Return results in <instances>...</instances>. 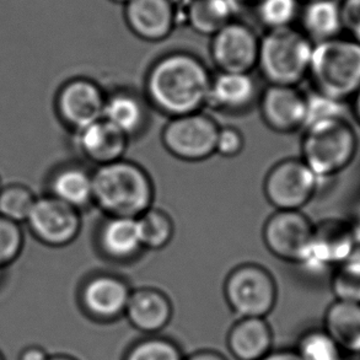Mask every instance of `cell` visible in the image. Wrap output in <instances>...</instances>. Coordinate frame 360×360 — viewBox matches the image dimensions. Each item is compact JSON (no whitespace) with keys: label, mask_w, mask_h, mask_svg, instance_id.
<instances>
[{"label":"cell","mask_w":360,"mask_h":360,"mask_svg":"<svg viewBox=\"0 0 360 360\" xmlns=\"http://www.w3.org/2000/svg\"><path fill=\"white\" fill-rule=\"evenodd\" d=\"M212 79L210 69L195 54L171 52L146 74V100L170 118L200 112L208 103Z\"/></svg>","instance_id":"1"},{"label":"cell","mask_w":360,"mask_h":360,"mask_svg":"<svg viewBox=\"0 0 360 360\" xmlns=\"http://www.w3.org/2000/svg\"><path fill=\"white\" fill-rule=\"evenodd\" d=\"M94 203L108 217L139 218L150 210L155 188L150 176L133 161H115L93 172Z\"/></svg>","instance_id":"2"},{"label":"cell","mask_w":360,"mask_h":360,"mask_svg":"<svg viewBox=\"0 0 360 360\" xmlns=\"http://www.w3.org/2000/svg\"><path fill=\"white\" fill-rule=\"evenodd\" d=\"M359 138L347 117L330 118L304 129L302 159L320 181L347 170L356 160Z\"/></svg>","instance_id":"3"},{"label":"cell","mask_w":360,"mask_h":360,"mask_svg":"<svg viewBox=\"0 0 360 360\" xmlns=\"http://www.w3.org/2000/svg\"><path fill=\"white\" fill-rule=\"evenodd\" d=\"M307 78L319 93L351 103L360 89V44L341 36L314 44Z\"/></svg>","instance_id":"4"},{"label":"cell","mask_w":360,"mask_h":360,"mask_svg":"<svg viewBox=\"0 0 360 360\" xmlns=\"http://www.w3.org/2000/svg\"><path fill=\"white\" fill-rule=\"evenodd\" d=\"M312 49L300 30H271L259 41L257 68L269 85L297 86L309 75Z\"/></svg>","instance_id":"5"},{"label":"cell","mask_w":360,"mask_h":360,"mask_svg":"<svg viewBox=\"0 0 360 360\" xmlns=\"http://www.w3.org/2000/svg\"><path fill=\"white\" fill-rule=\"evenodd\" d=\"M225 300L239 319L266 317L277 304V283L272 273L257 263H243L225 279Z\"/></svg>","instance_id":"6"},{"label":"cell","mask_w":360,"mask_h":360,"mask_svg":"<svg viewBox=\"0 0 360 360\" xmlns=\"http://www.w3.org/2000/svg\"><path fill=\"white\" fill-rule=\"evenodd\" d=\"M220 127L205 113L195 112L167 122L161 141L176 159L200 162L214 155Z\"/></svg>","instance_id":"7"},{"label":"cell","mask_w":360,"mask_h":360,"mask_svg":"<svg viewBox=\"0 0 360 360\" xmlns=\"http://www.w3.org/2000/svg\"><path fill=\"white\" fill-rule=\"evenodd\" d=\"M321 181L302 158L279 161L268 171L263 191L277 210H302L311 202Z\"/></svg>","instance_id":"8"},{"label":"cell","mask_w":360,"mask_h":360,"mask_svg":"<svg viewBox=\"0 0 360 360\" xmlns=\"http://www.w3.org/2000/svg\"><path fill=\"white\" fill-rule=\"evenodd\" d=\"M314 223L302 210H277L263 226V241L273 256L299 266L309 261Z\"/></svg>","instance_id":"9"},{"label":"cell","mask_w":360,"mask_h":360,"mask_svg":"<svg viewBox=\"0 0 360 360\" xmlns=\"http://www.w3.org/2000/svg\"><path fill=\"white\" fill-rule=\"evenodd\" d=\"M259 41L252 27L233 20L212 36V60L219 72L252 73L257 68Z\"/></svg>","instance_id":"10"},{"label":"cell","mask_w":360,"mask_h":360,"mask_svg":"<svg viewBox=\"0 0 360 360\" xmlns=\"http://www.w3.org/2000/svg\"><path fill=\"white\" fill-rule=\"evenodd\" d=\"M27 223L34 236L52 248L73 243L82 229L80 212L53 195L36 200Z\"/></svg>","instance_id":"11"},{"label":"cell","mask_w":360,"mask_h":360,"mask_svg":"<svg viewBox=\"0 0 360 360\" xmlns=\"http://www.w3.org/2000/svg\"><path fill=\"white\" fill-rule=\"evenodd\" d=\"M356 246V224L343 218H325L314 224L311 252L302 267L333 268L351 259Z\"/></svg>","instance_id":"12"},{"label":"cell","mask_w":360,"mask_h":360,"mask_svg":"<svg viewBox=\"0 0 360 360\" xmlns=\"http://www.w3.org/2000/svg\"><path fill=\"white\" fill-rule=\"evenodd\" d=\"M106 96L100 85L91 79H72L59 91V116L74 131H80L103 120Z\"/></svg>","instance_id":"13"},{"label":"cell","mask_w":360,"mask_h":360,"mask_svg":"<svg viewBox=\"0 0 360 360\" xmlns=\"http://www.w3.org/2000/svg\"><path fill=\"white\" fill-rule=\"evenodd\" d=\"M263 121L272 131L292 133L304 129L307 122V94L297 86L268 85L259 98Z\"/></svg>","instance_id":"14"},{"label":"cell","mask_w":360,"mask_h":360,"mask_svg":"<svg viewBox=\"0 0 360 360\" xmlns=\"http://www.w3.org/2000/svg\"><path fill=\"white\" fill-rule=\"evenodd\" d=\"M131 289L128 283L113 274L89 278L80 292L84 311L94 320L111 322L124 316Z\"/></svg>","instance_id":"15"},{"label":"cell","mask_w":360,"mask_h":360,"mask_svg":"<svg viewBox=\"0 0 360 360\" xmlns=\"http://www.w3.org/2000/svg\"><path fill=\"white\" fill-rule=\"evenodd\" d=\"M127 25L138 39L161 42L177 24V9L172 0H131L124 5Z\"/></svg>","instance_id":"16"},{"label":"cell","mask_w":360,"mask_h":360,"mask_svg":"<svg viewBox=\"0 0 360 360\" xmlns=\"http://www.w3.org/2000/svg\"><path fill=\"white\" fill-rule=\"evenodd\" d=\"M174 315V307L165 292L144 287L131 290L126 316L131 327L149 336L162 331Z\"/></svg>","instance_id":"17"},{"label":"cell","mask_w":360,"mask_h":360,"mask_svg":"<svg viewBox=\"0 0 360 360\" xmlns=\"http://www.w3.org/2000/svg\"><path fill=\"white\" fill-rule=\"evenodd\" d=\"M258 98L252 74L219 72L212 79L207 106L220 112L240 113L248 111Z\"/></svg>","instance_id":"18"},{"label":"cell","mask_w":360,"mask_h":360,"mask_svg":"<svg viewBox=\"0 0 360 360\" xmlns=\"http://www.w3.org/2000/svg\"><path fill=\"white\" fill-rule=\"evenodd\" d=\"M129 138L106 120H100L75 131L79 150L98 166L121 160L126 154Z\"/></svg>","instance_id":"19"},{"label":"cell","mask_w":360,"mask_h":360,"mask_svg":"<svg viewBox=\"0 0 360 360\" xmlns=\"http://www.w3.org/2000/svg\"><path fill=\"white\" fill-rule=\"evenodd\" d=\"M226 346L236 360H261L273 351L271 325L266 319H239L230 327Z\"/></svg>","instance_id":"20"},{"label":"cell","mask_w":360,"mask_h":360,"mask_svg":"<svg viewBox=\"0 0 360 360\" xmlns=\"http://www.w3.org/2000/svg\"><path fill=\"white\" fill-rule=\"evenodd\" d=\"M98 243L105 257L117 262L131 261L144 250L136 218L108 217L98 229Z\"/></svg>","instance_id":"21"},{"label":"cell","mask_w":360,"mask_h":360,"mask_svg":"<svg viewBox=\"0 0 360 360\" xmlns=\"http://www.w3.org/2000/svg\"><path fill=\"white\" fill-rule=\"evenodd\" d=\"M323 330L347 356H360V304L333 302L327 307Z\"/></svg>","instance_id":"22"},{"label":"cell","mask_w":360,"mask_h":360,"mask_svg":"<svg viewBox=\"0 0 360 360\" xmlns=\"http://www.w3.org/2000/svg\"><path fill=\"white\" fill-rule=\"evenodd\" d=\"M299 21L300 31L312 44L336 39L345 31L338 0H309L302 8Z\"/></svg>","instance_id":"23"},{"label":"cell","mask_w":360,"mask_h":360,"mask_svg":"<svg viewBox=\"0 0 360 360\" xmlns=\"http://www.w3.org/2000/svg\"><path fill=\"white\" fill-rule=\"evenodd\" d=\"M103 120L131 139L146 128L148 122L146 101L131 91H115L106 96Z\"/></svg>","instance_id":"24"},{"label":"cell","mask_w":360,"mask_h":360,"mask_svg":"<svg viewBox=\"0 0 360 360\" xmlns=\"http://www.w3.org/2000/svg\"><path fill=\"white\" fill-rule=\"evenodd\" d=\"M51 195L80 212L94 203L93 172L83 166H64L51 180Z\"/></svg>","instance_id":"25"},{"label":"cell","mask_w":360,"mask_h":360,"mask_svg":"<svg viewBox=\"0 0 360 360\" xmlns=\"http://www.w3.org/2000/svg\"><path fill=\"white\" fill-rule=\"evenodd\" d=\"M239 11L234 0H191L186 16L195 32L212 37L235 20Z\"/></svg>","instance_id":"26"},{"label":"cell","mask_w":360,"mask_h":360,"mask_svg":"<svg viewBox=\"0 0 360 360\" xmlns=\"http://www.w3.org/2000/svg\"><path fill=\"white\" fill-rule=\"evenodd\" d=\"M136 219L144 250H161L172 241L175 224L164 210L151 207Z\"/></svg>","instance_id":"27"},{"label":"cell","mask_w":360,"mask_h":360,"mask_svg":"<svg viewBox=\"0 0 360 360\" xmlns=\"http://www.w3.org/2000/svg\"><path fill=\"white\" fill-rule=\"evenodd\" d=\"M302 360H343L346 354L323 327L302 332L294 348Z\"/></svg>","instance_id":"28"},{"label":"cell","mask_w":360,"mask_h":360,"mask_svg":"<svg viewBox=\"0 0 360 360\" xmlns=\"http://www.w3.org/2000/svg\"><path fill=\"white\" fill-rule=\"evenodd\" d=\"M255 9L258 21L271 31L292 27L299 20L302 6L299 0H258Z\"/></svg>","instance_id":"29"},{"label":"cell","mask_w":360,"mask_h":360,"mask_svg":"<svg viewBox=\"0 0 360 360\" xmlns=\"http://www.w3.org/2000/svg\"><path fill=\"white\" fill-rule=\"evenodd\" d=\"M330 289L335 300L360 304V261L348 259L333 268Z\"/></svg>","instance_id":"30"},{"label":"cell","mask_w":360,"mask_h":360,"mask_svg":"<svg viewBox=\"0 0 360 360\" xmlns=\"http://www.w3.org/2000/svg\"><path fill=\"white\" fill-rule=\"evenodd\" d=\"M37 198L22 185H10L0 191V215L15 223L27 221Z\"/></svg>","instance_id":"31"},{"label":"cell","mask_w":360,"mask_h":360,"mask_svg":"<svg viewBox=\"0 0 360 360\" xmlns=\"http://www.w3.org/2000/svg\"><path fill=\"white\" fill-rule=\"evenodd\" d=\"M180 347L167 338L154 336L146 337L136 342L127 351L123 360H184Z\"/></svg>","instance_id":"32"},{"label":"cell","mask_w":360,"mask_h":360,"mask_svg":"<svg viewBox=\"0 0 360 360\" xmlns=\"http://www.w3.org/2000/svg\"><path fill=\"white\" fill-rule=\"evenodd\" d=\"M336 117H347L346 103L328 98L316 90L307 94V122L304 129L312 123Z\"/></svg>","instance_id":"33"},{"label":"cell","mask_w":360,"mask_h":360,"mask_svg":"<svg viewBox=\"0 0 360 360\" xmlns=\"http://www.w3.org/2000/svg\"><path fill=\"white\" fill-rule=\"evenodd\" d=\"M24 245V235L19 223L0 215V267L14 262Z\"/></svg>","instance_id":"34"},{"label":"cell","mask_w":360,"mask_h":360,"mask_svg":"<svg viewBox=\"0 0 360 360\" xmlns=\"http://www.w3.org/2000/svg\"><path fill=\"white\" fill-rule=\"evenodd\" d=\"M245 138L241 131L235 127H220L217 139L215 153L223 158H235L243 153Z\"/></svg>","instance_id":"35"},{"label":"cell","mask_w":360,"mask_h":360,"mask_svg":"<svg viewBox=\"0 0 360 360\" xmlns=\"http://www.w3.org/2000/svg\"><path fill=\"white\" fill-rule=\"evenodd\" d=\"M343 30L360 44V0H340Z\"/></svg>","instance_id":"36"},{"label":"cell","mask_w":360,"mask_h":360,"mask_svg":"<svg viewBox=\"0 0 360 360\" xmlns=\"http://www.w3.org/2000/svg\"><path fill=\"white\" fill-rule=\"evenodd\" d=\"M184 360H228L219 352L210 351V349H202L192 353L188 356H185Z\"/></svg>","instance_id":"37"},{"label":"cell","mask_w":360,"mask_h":360,"mask_svg":"<svg viewBox=\"0 0 360 360\" xmlns=\"http://www.w3.org/2000/svg\"><path fill=\"white\" fill-rule=\"evenodd\" d=\"M49 354L39 347L26 348L20 356V360H49Z\"/></svg>","instance_id":"38"},{"label":"cell","mask_w":360,"mask_h":360,"mask_svg":"<svg viewBox=\"0 0 360 360\" xmlns=\"http://www.w3.org/2000/svg\"><path fill=\"white\" fill-rule=\"evenodd\" d=\"M261 360H302L294 349H279L272 351Z\"/></svg>","instance_id":"39"},{"label":"cell","mask_w":360,"mask_h":360,"mask_svg":"<svg viewBox=\"0 0 360 360\" xmlns=\"http://www.w3.org/2000/svg\"><path fill=\"white\" fill-rule=\"evenodd\" d=\"M351 112L352 116L354 117L356 123L360 126V89L358 93L354 95V98L351 100Z\"/></svg>","instance_id":"40"},{"label":"cell","mask_w":360,"mask_h":360,"mask_svg":"<svg viewBox=\"0 0 360 360\" xmlns=\"http://www.w3.org/2000/svg\"><path fill=\"white\" fill-rule=\"evenodd\" d=\"M235 3L238 4V6H239L240 9L243 8V6H248V5H256V3H257L258 0H234Z\"/></svg>","instance_id":"41"},{"label":"cell","mask_w":360,"mask_h":360,"mask_svg":"<svg viewBox=\"0 0 360 360\" xmlns=\"http://www.w3.org/2000/svg\"><path fill=\"white\" fill-rule=\"evenodd\" d=\"M49 360H77L68 356H49Z\"/></svg>","instance_id":"42"},{"label":"cell","mask_w":360,"mask_h":360,"mask_svg":"<svg viewBox=\"0 0 360 360\" xmlns=\"http://www.w3.org/2000/svg\"><path fill=\"white\" fill-rule=\"evenodd\" d=\"M112 3H116V4H123L126 5L131 1V0H111Z\"/></svg>","instance_id":"43"},{"label":"cell","mask_w":360,"mask_h":360,"mask_svg":"<svg viewBox=\"0 0 360 360\" xmlns=\"http://www.w3.org/2000/svg\"><path fill=\"white\" fill-rule=\"evenodd\" d=\"M343 360H360V356H346Z\"/></svg>","instance_id":"44"},{"label":"cell","mask_w":360,"mask_h":360,"mask_svg":"<svg viewBox=\"0 0 360 360\" xmlns=\"http://www.w3.org/2000/svg\"><path fill=\"white\" fill-rule=\"evenodd\" d=\"M1 273H3V268L0 267V279H1Z\"/></svg>","instance_id":"45"},{"label":"cell","mask_w":360,"mask_h":360,"mask_svg":"<svg viewBox=\"0 0 360 360\" xmlns=\"http://www.w3.org/2000/svg\"><path fill=\"white\" fill-rule=\"evenodd\" d=\"M0 360H4L3 359V356H0Z\"/></svg>","instance_id":"46"},{"label":"cell","mask_w":360,"mask_h":360,"mask_svg":"<svg viewBox=\"0 0 360 360\" xmlns=\"http://www.w3.org/2000/svg\"><path fill=\"white\" fill-rule=\"evenodd\" d=\"M0 191H1V185H0Z\"/></svg>","instance_id":"47"}]
</instances>
